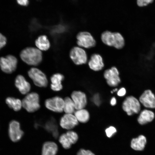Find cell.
Returning <instances> with one entry per match:
<instances>
[{"mask_svg": "<svg viewBox=\"0 0 155 155\" xmlns=\"http://www.w3.org/2000/svg\"><path fill=\"white\" fill-rule=\"evenodd\" d=\"M20 56L21 59L28 65L36 66L39 65L42 59L41 51L37 48L27 47L20 52Z\"/></svg>", "mask_w": 155, "mask_h": 155, "instance_id": "1", "label": "cell"}, {"mask_svg": "<svg viewBox=\"0 0 155 155\" xmlns=\"http://www.w3.org/2000/svg\"><path fill=\"white\" fill-rule=\"evenodd\" d=\"M101 39L105 44L113 46L117 49H121L125 45V40L123 36L118 32H112L106 31L101 35Z\"/></svg>", "mask_w": 155, "mask_h": 155, "instance_id": "2", "label": "cell"}, {"mask_svg": "<svg viewBox=\"0 0 155 155\" xmlns=\"http://www.w3.org/2000/svg\"><path fill=\"white\" fill-rule=\"evenodd\" d=\"M22 101V107L28 113H34L40 108L39 96L36 92L29 93Z\"/></svg>", "mask_w": 155, "mask_h": 155, "instance_id": "3", "label": "cell"}, {"mask_svg": "<svg viewBox=\"0 0 155 155\" xmlns=\"http://www.w3.org/2000/svg\"><path fill=\"white\" fill-rule=\"evenodd\" d=\"M28 74L36 86L40 88H45L47 86L48 81L46 76L40 70L32 67L28 70Z\"/></svg>", "mask_w": 155, "mask_h": 155, "instance_id": "4", "label": "cell"}, {"mask_svg": "<svg viewBox=\"0 0 155 155\" xmlns=\"http://www.w3.org/2000/svg\"><path fill=\"white\" fill-rule=\"evenodd\" d=\"M122 108L128 115L138 113L141 109L140 102L136 98L132 96L126 97L123 101Z\"/></svg>", "mask_w": 155, "mask_h": 155, "instance_id": "5", "label": "cell"}, {"mask_svg": "<svg viewBox=\"0 0 155 155\" xmlns=\"http://www.w3.org/2000/svg\"><path fill=\"white\" fill-rule=\"evenodd\" d=\"M46 107L49 110L56 113L63 112L64 99L59 96H55L46 99L44 102Z\"/></svg>", "mask_w": 155, "mask_h": 155, "instance_id": "6", "label": "cell"}, {"mask_svg": "<svg viewBox=\"0 0 155 155\" xmlns=\"http://www.w3.org/2000/svg\"><path fill=\"white\" fill-rule=\"evenodd\" d=\"M18 61L14 56L9 55L5 57L0 58V66L2 71L5 73H11L16 69Z\"/></svg>", "mask_w": 155, "mask_h": 155, "instance_id": "7", "label": "cell"}, {"mask_svg": "<svg viewBox=\"0 0 155 155\" xmlns=\"http://www.w3.org/2000/svg\"><path fill=\"white\" fill-rule=\"evenodd\" d=\"M77 43L80 47L89 48L96 45V41L91 34L87 32H79L76 36Z\"/></svg>", "mask_w": 155, "mask_h": 155, "instance_id": "8", "label": "cell"}, {"mask_svg": "<svg viewBox=\"0 0 155 155\" xmlns=\"http://www.w3.org/2000/svg\"><path fill=\"white\" fill-rule=\"evenodd\" d=\"M69 56L73 62L76 65L86 63L87 61V55L85 51L82 48L75 46L71 50Z\"/></svg>", "mask_w": 155, "mask_h": 155, "instance_id": "9", "label": "cell"}, {"mask_svg": "<svg viewBox=\"0 0 155 155\" xmlns=\"http://www.w3.org/2000/svg\"><path fill=\"white\" fill-rule=\"evenodd\" d=\"M119 73L117 69L113 67L111 69L106 70L104 73V78L108 84L111 87L117 86L120 82Z\"/></svg>", "mask_w": 155, "mask_h": 155, "instance_id": "10", "label": "cell"}, {"mask_svg": "<svg viewBox=\"0 0 155 155\" xmlns=\"http://www.w3.org/2000/svg\"><path fill=\"white\" fill-rule=\"evenodd\" d=\"M9 135L11 140L14 142L19 141L24 134L19 123L16 120L11 121L9 125Z\"/></svg>", "mask_w": 155, "mask_h": 155, "instance_id": "11", "label": "cell"}, {"mask_svg": "<svg viewBox=\"0 0 155 155\" xmlns=\"http://www.w3.org/2000/svg\"><path fill=\"white\" fill-rule=\"evenodd\" d=\"M78 122L73 114L65 113L60 118L59 124L63 128L69 130L77 126Z\"/></svg>", "mask_w": 155, "mask_h": 155, "instance_id": "12", "label": "cell"}, {"mask_svg": "<svg viewBox=\"0 0 155 155\" xmlns=\"http://www.w3.org/2000/svg\"><path fill=\"white\" fill-rule=\"evenodd\" d=\"M76 110L84 108L87 104V99L85 94L80 91H74L71 94Z\"/></svg>", "mask_w": 155, "mask_h": 155, "instance_id": "13", "label": "cell"}, {"mask_svg": "<svg viewBox=\"0 0 155 155\" xmlns=\"http://www.w3.org/2000/svg\"><path fill=\"white\" fill-rule=\"evenodd\" d=\"M139 101L145 107L155 108V96L150 90L145 91L140 97Z\"/></svg>", "mask_w": 155, "mask_h": 155, "instance_id": "14", "label": "cell"}, {"mask_svg": "<svg viewBox=\"0 0 155 155\" xmlns=\"http://www.w3.org/2000/svg\"><path fill=\"white\" fill-rule=\"evenodd\" d=\"M15 85L20 93L23 95H26L29 93L31 89L30 84L24 76L21 75L16 77Z\"/></svg>", "mask_w": 155, "mask_h": 155, "instance_id": "15", "label": "cell"}, {"mask_svg": "<svg viewBox=\"0 0 155 155\" xmlns=\"http://www.w3.org/2000/svg\"><path fill=\"white\" fill-rule=\"evenodd\" d=\"M64 78V75L61 73H57L52 75L50 78L51 89L55 92L61 91L63 88L62 82Z\"/></svg>", "mask_w": 155, "mask_h": 155, "instance_id": "16", "label": "cell"}, {"mask_svg": "<svg viewBox=\"0 0 155 155\" xmlns=\"http://www.w3.org/2000/svg\"><path fill=\"white\" fill-rule=\"evenodd\" d=\"M88 64L90 68L95 71L101 70L104 66L102 57L97 54L92 55Z\"/></svg>", "mask_w": 155, "mask_h": 155, "instance_id": "17", "label": "cell"}, {"mask_svg": "<svg viewBox=\"0 0 155 155\" xmlns=\"http://www.w3.org/2000/svg\"><path fill=\"white\" fill-rule=\"evenodd\" d=\"M154 114L152 111L144 109L140 113L137 119V121L141 125H144L152 121L154 118Z\"/></svg>", "mask_w": 155, "mask_h": 155, "instance_id": "18", "label": "cell"}, {"mask_svg": "<svg viewBox=\"0 0 155 155\" xmlns=\"http://www.w3.org/2000/svg\"><path fill=\"white\" fill-rule=\"evenodd\" d=\"M57 151V146L55 143L47 142L43 145L41 155H56Z\"/></svg>", "mask_w": 155, "mask_h": 155, "instance_id": "19", "label": "cell"}, {"mask_svg": "<svg viewBox=\"0 0 155 155\" xmlns=\"http://www.w3.org/2000/svg\"><path fill=\"white\" fill-rule=\"evenodd\" d=\"M35 43L37 48L41 51H47L50 47V42L45 35L39 36L36 40Z\"/></svg>", "mask_w": 155, "mask_h": 155, "instance_id": "20", "label": "cell"}, {"mask_svg": "<svg viewBox=\"0 0 155 155\" xmlns=\"http://www.w3.org/2000/svg\"><path fill=\"white\" fill-rule=\"evenodd\" d=\"M44 127L48 131L52 133L54 137H57L59 132L57 125L54 118H51L47 120L44 124Z\"/></svg>", "mask_w": 155, "mask_h": 155, "instance_id": "21", "label": "cell"}, {"mask_svg": "<svg viewBox=\"0 0 155 155\" xmlns=\"http://www.w3.org/2000/svg\"><path fill=\"white\" fill-rule=\"evenodd\" d=\"M146 137L143 135H140L137 138L133 139L131 142V147L136 150H142L144 148L146 143Z\"/></svg>", "mask_w": 155, "mask_h": 155, "instance_id": "22", "label": "cell"}, {"mask_svg": "<svg viewBox=\"0 0 155 155\" xmlns=\"http://www.w3.org/2000/svg\"><path fill=\"white\" fill-rule=\"evenodd\" d=\"M74 114L78 122L80 123H86L88 121L90 118L88 112L84 108L76 110Z\"/></svg>", "mask_w": 155, "mask_h": 155, "instance_id": "23", "label": "cell"}, {"mask_svg": "<svg viewBox=\"0 0 155 155\" xmlns=\"http://www.w3.org/2000/svg\"><path fill=\"white\" fill-rule=\"evenodd\" d=\"M6 102L10 108L16 111H20L22 107V101L19 99L8 97L6 100Z\"/></svg>", "mask_w": 155, "mask_h": 155, "instance_id": "24", "label": "cell"}, {"mask_svg": "<svg viewBox=\"0 0 155 155\" xmlns=\"http://www.w3.org/2000/svg\"><path fill=\"white\" fill-rule=\"evenodd\" d=\"M64 105L63 112L65 113L73 114L75 111L74 103L71 98L67 96L64 99Z\"/></svg>", "mask_w": 155, "mask_h": 155, "instance_id": "25", "label": "cell"}, {"mask_svg": "<svg viewBox=\"0 0 155 155\" xmlns=\"http://www.w3.org/2000/svg\"><path fill=\"white\" fill-rule=\"evenodd\" d=\"M59 141L63 147L65 149L70 148L71 145L69 138L66 133L61 134L60 136Z\"/></svg>", "mask_w": 155, "mask_h": 155, "instance_id": "26", "label": "cell"}, {"mask_svg": "<svg viewBox=\"0 0 155 155\" xmlns=\"http://www.w3.org/2000/svg\"><path fill=\"white\" fill-rule=\"evenodd\" d=\"M66 133L69 138L71 144H74L77 142L78 140V136L76 132L73 131H69Z\"/></svg>", "mask_w": 155, "mask_h": 155, "instance_id": "27", "label": "cell"}, {"mask_svg": "<svg viewBox=\"0 0 155 155\" xmlns=\"http://www.w3.org/2000/svg\"><path fill=\"white\" fill-rule=\"evenodd\" d=\"M116 128L113 126H111L107 128L105 130L106 135L108 137H110L116 132Z\"/></svg>", "mask_w": 155, "mask_h": 155, "instance_id": "28", "label": "cell"}, {"mask_svg": "<svg viewBox=\"0 0 155 155\" xmlns=\"http://www.w3.org/2000/svg\"><path fill=\"white\" fill-rule=\"evenodd\" d=\"M154 0H137V5L140 7L146 6L152 3Z\"/></svg>", "mask_w": 155, "mask_h": 155, "instance_id": "29", "label": "cell"}, {"mask_svg": "<svg viewBox=\"0 0 155 155\" xmlns=\"http://www.w3.org/2000/svg\"><path fill=\"white\" fill-rule=\"evenodd\" d=\"M77 155H95V154L90 150L81 149L78 151Z\"/></svg>", "mask_w": 155, "mask_h": 155, "instance_id": "30", "label": "cell"}, {"mask_svg": "<svg viewBox=\"0 0 155 155\" xmlns=\"http://www.w3.org/2000/svg\"><path fill=\"white\" fill-rule=\"evenodd\" d=\"M6 41V37L0 33V49L5 45Z\"/></svg>", "mask_w": 155, "mask_h": 155, "instance_id": "31", "label": "cell"}, {"mask_svg": "<svg viewBox=\"0 0 155 155\" xmlns=\"http://www.w3.org/2000/svg\"><path fill=\"white\" fill-rule=\"evenodd\" d=\"M18 3L20 5L23 6H27L29 3V0H16Z\"/></svg>", "mask_w": 155, "mask_h": 155, "instance_id": "32", "label": "cell"}, {"mask_svg": "<svg viewBox=\"0 0 155 155\" xmlns=\"http://www.w3.org/2000/svg\"><path fill=\"white\" fill-rule=\"evenodd\" d=\"M126 93V90L125 88H122L118 91L117 94L119 96H123Z\"/></svg>", "mask_w": 155, "mask_h": 155, "instance_id": "33", "label": "cell"}, {"mask_svg": "<svg viewBox=\"0 0 155 155\" xmlns=\"http://www.w3.org/2000/svg\"><path fill=\"white\" fill-rule=\"evenodd\" d=\"M94 100L95 103L97 105H99L100 103V100L98 95L96 94L94 96Z\"/></svg>", "mask_w": 155, "mask_h": 155, "instance_id": "34", "label": "cell"}, {"mask_svg": "<svg viewBox=\"0 0 155 155\" xmlns=\"http://www.w3.org/2000/svg\"><path fill=\"white\" fill-rule=\"evenodd\" d=\"M116 100L115 97L112 98L110 101V103L111 105L114 106L116 104Z\"/></svg>", "mask_w": 155, "mask_h": 155, "instance_id": "35", "label": "cell"}]
</instances>
